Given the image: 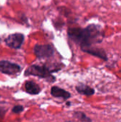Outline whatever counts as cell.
I'll use <instances>...</instances> for the list:
<instances>
[{
    "label": "cell",
    "mask_w": 121,
    "mask_h": 122,
    "mask_svg": "<svg viewBox=\"0 0 121 122\" xmlns=\"http://www.w3.org/2000/svg\"><path fill=\"white\" fill-rule=\"evenodd\" d=\"M68 36L83 50L101 44L105 38V32L101 26L91 24L85 28L68 29Z\"/></svg>",
    "instance_id": "cell-1"
},
{
    "label": "cell",
    "mask_w": 121,
    "mask_h": 122,
    "mask_svg": "<svg viewBox=\"0 0 121 122\" xmlns=\"http://www.w3.org/2000/svg\"><path fill=\"white\" fill-rule=\"evenodd\" d=\"M52 71L50 69L49 67L44 65V66H40V65H31L29 66L24 71V75L26 76H37L39 78L41 79H45L48 81L50 82H53L56 81L55 77L52 75Z\"/></svg>",
    "instance_id": "cell-2"
},
{
    "label": "cell",
    "mask_w": 121,
    "mask_h": 122,
    "mask_svg": "<svg viewBox=\"0 0 121 122\" xmlns=\"http://www.w3.org/2000/svg\"><path fill=\"white\" fill-rule=\"evenodd\" d=\"M34 52L39 59H46L53 56L54 49L50 44H36L34 48Z\"/></svg>",
    "instance_id": "cell-3"
},
{
    "label": "cell",
    "mask_w": 121,
    "mask_h": 122,
    "mask_svg": "<svg viewBox=\"0 0 121 122\" xmlns=\"http://www.w3.org/2000/svg\"><path fill=\"white\" fill-rule=\"evenodd\" d=\"M21 71V67L15 63L6 60L0 61V72L7 75H14Z\"/></svg>",
    "instance_id": "cell-4"
},
{
    "label": "cell",
    "mask_w": 121,
    "mask_h": 122,
    "mask_svg": "<svg viewBox=\"0 0 121 122\" xmlns=\"http://www.w3.org/2000/svg\"><path fill=\"white\" fill-rule=\"evenodd\" d=\"M24 41V35L21 33H14L9 35L6 39V44L12 49H19L22 46Z\"/></svg>",
    "instance_id": "cell-5"
},
{
    "label": "cell",
    "mask_w": 121,
    "mask_h": 122,
    "mask_svg": "<svg viewBox=\"0 0 121 122\" xmlns=\"http://www.w3.org/2000/svg\"><path fill=\"white\" fill-rule=\"evenodd\" d=\"M82 51L87 53L88 54H91L93 56L98 57L105 61H107L108 60V54L106 51L101 48H98V47H94V46H91L86 49H84L82 50Z\"/></svg>",
    "instance_id": "cell-6"
},
{
    "label": "cell",
    "mask_w": 121,
    "mask_h": 122,
    "mask_svg": "<svg viewBox=\"0 0 121 122\" xmlns=\"http://www.w3.org/2000/svg\"><path fill=\"white\" fill-rule=\"evenodd\" d=\"M51 94L52 97H56V98H61L65 100H67L68 99L71 98V94L70 92H67L66 90L56 86H53L51 87Z\"/></svg>",
    "instance_id": "cell-7"
},
{
    "label": "cell",
    "mask_w": 121,
    "mask_h": 122,
    "mask_svg": "<svg viewBox=\"0 0 121 122\" xmlns=\"http://www.w3.org/2000/svg\"><path fill=\"white\" fill-rule=\"evenodd\" d=\"M76 90L81 95L91 97L95 94V89L83 83H79L76 86Z\"/></svg>",
    "instance_id": "cell-8"
},
{
    "label": "cell",
    "mask_w": 121,
    "mask_h": 122,
    "mask_svg": "<svg viewBox=\"0 0 121 122\" xmlns=\"http://www.w3.org/2000/svg\"><path fill=\"white\" fill-rule=\"evenodd\" d=\"M24 89L26 92L31 95H37L41 91L40 86L33 81H26L24 84Z\"/></svg>",
    "instance_id": "cell-9"
},
{
    "label": "cell",
    "mask_w": 121,
    "mask_h": 122,
    "mask_svg": "<svg viewBox=\"0 0 121 122\" xmlns=\"http://www.w3.org/2000/svg\"><path fill=\"white\" fill-rule=\"evenodd\" d=\"M73 116L74 118L77 119L81 122H92V120L90 117H88L84 112H74L73 114Z\"/></svg>",
    "instance_id": "cell-10"
},
{
    "label": "cell",
    "mask_w": 121,
    "mask_h": 122,
    "mask_svg": "<svg viewBox=\"0 0 121 122\" xmlns=\"http://www.w3.org/2000/svg\"><path fill=\"white\" fill-rule=\"evenodd\" d=\"M24 108L23 106L21 105H16L13 107L12 109V112L15 113V114H19L21 112H22L24 111Z\"/></svg>",
    "instance_id": "cell-11"
},
{
    "label": "cell",
    "mask_w": 121,
    "mask_h": 122,
    "mask_svg": "<svg viewBox=\"0 0 121 122\" xmlns=\"http://www.w3.org/2000/svg\"><path fill=\"white\" fill-rule=\"evenodd\" d=\"M6 110L5 108H4L2 107H0V117L3 118L4 117L5 114H6Z\"/></svg>",
    "instance_id": "cell-12"
},
{
    "label": "cell",
    "mask_w": 121,
    "mask_h": 122,
    "mask_svg": "<svg viewBox=\"0 0 121 122\" xmlns=\"http://www.w3.org/2000/svg\"><path fill=\"white\" fill-rule=\"evenodd\" d=\"M66 105H68V106H70V105H71V102H68L66 103Z\"/></svg>",
    "instance_id": "cell-13"
},
{
    "label": "cell",
    "mask_w": 121,
    "mask_h": 122,
    "mask_svg": "<svg viewBox=\"0 0 121 122\" xmlns=\"http://www.w3.org/2000/svg\"><path fill=\"white\" fill-rule=\"evenodd\" d=\"M72 122V121H66V122Z\"/></svg>",
    "instance_id": "cell-14"
},
{
    "label": "cell",
    "mask_w": 121,
    "mask_h": 122,
    "mask_svg": "<svg viewBox=\"0 0 121 122\" xmlns=\"http://www.w3.org/2000/svg\"><path fill=\"white\" fill-rule=\"evenodd\" d=\"M0 97H1V96H0Z\"/></svg>",
    "instance_id": "cell-15"
}]
</instances>
